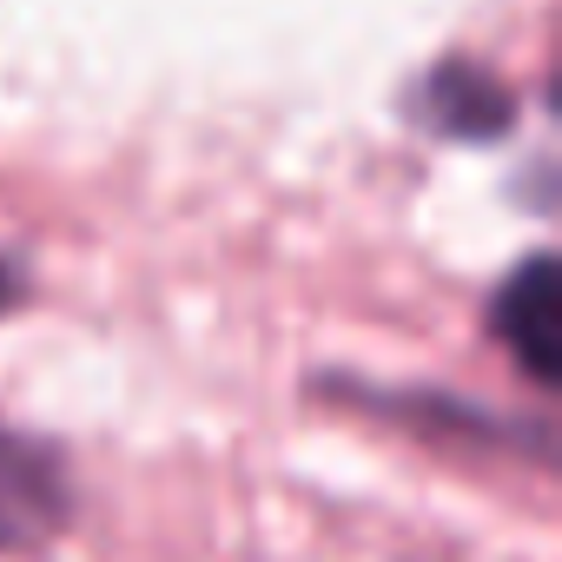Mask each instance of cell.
<instances>
[{
    "instance_id": "obj_1",
    "label": "cell",
    "mask_w": 562,
    "mask_h": 562,
    "mask_svg": "<svg viewBox=\"0 0 562 562\" xmlns=\"http://www.w3.org/2000/svg\"><path fill=\"white\" fill-rule=\"evenodd\" d=\"M318 391H331V404H351L378 424L397 430H424V437H457V443H483V450H516L529 463H549V424H516L476 397H450V391H417V384H371V378H318Z\"/></svg>"
},
{
    "instance_id": "obj_2",
    "label": "cell",
    "mask_w": 562,
    "mask_h": 562,
    "mask_svg": "<svg viewBox=\"0 0 562 562\" xmlns=\"http://www.w3.org/2000/svg\"><path fill=\"white\" fill-rule=\"evenodd\" d=\"M80 516L74 463L54 437L0 417V555H41Z\"/></svg>"
},
{
    "instance_id": "obj_3",
    "label": "cell",
    "mask_w": 562,
    "mask_h": 562,
    "mask_svg": "<svg viewBox=\"0 0 562 562\" xmlns=\"http://www.w3.org/2000/svg\"><path fill=\"white\" fill-rule=\"evenodd\" d=\"M397 113L443 146H496V139H509L522 106L496 67H483L470 54H443L397 93Z\"/></svg>"
},
{
    "instance_id": "obj_4",
    "label": "cell",
    "mask_w": 562,
    "mask_h": 562,
    "mask_svg": "<svg viewBox=\"0 0 562 562\" xmlns=\"http://www.w3.org/2000/svg\"><path fill=\"white\" fill-rule=\"evenodd\" d=\"M483 331H490V345H503V358L536 391L562 384V271H555V251H529L522 265H509L496 278V292L483 305Z\"/></svg>"
},
{
    "instance_id": "obj_5",
    "label": "cell",
    "mask_w": 562,
    "mask_h": 562,
    "mask_svg": "<svg viewBox=\"0 0 562 562\" xmlns=\"http://www.w3.org/2000/svg\"><path fill=\"white\" fill-rule=\"evenodd\" d=\"M14 305H27V271L0 251V312H14Z\"/></svg>"
}]
</instances>
